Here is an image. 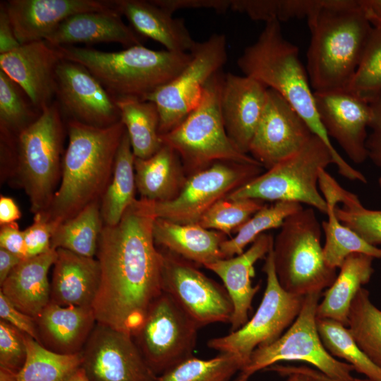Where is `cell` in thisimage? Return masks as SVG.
Segmentation results:
<instances>
[{
	"label": "cell",
	"instance_id": "1",
	"mask_svg": "<svg viewBox=\"0 0 381 381\" xmlns=\"http://www.w3.org/2000/svg\"><path fill=\"white\" fill-rule=\"evenodd\" d=\"M155 218L134 202L115 226H103L97 250V322L133 336L162 294V255L152 236Z\"/></svg>",
	"mask_w": 381,
	"mask_h": 381
},
{
	"label": "cell",
	"instance_id": "2",
	"mask_svg": "<svg viewBox=\"0 0 381 381\" xmlns=\"http://www.w3.org/2000/svg\"><path fill=\"white\" fill-rule=\"evenodd\" d=\"M66 127L68 143L62 158L60 186L48 211L42 214L56 226L89 205L101 202L126 131L121 121L96 127L68 120Z\"/></svg>",
	"mask_w": 381,
	"mask_h": 381
},
{
	"label": "cell",
	"instance_id": "3",
	"mask_svg": "<svg viewBox=\"0 0 381 381\" xmlns=\"http://www.w3.org/2000/svg\"><path fill=\"white\" fill-rule=\"evenodd\" d=\"M307 72L314 92L347 90L373 27L359 0H324L308 18Z\"/></svg>",
	"mask_w": 381,
	"mask_h": 381
},
{
	"label": "cell",
	"instance_id": "4",
	"mask_svg": "<svg viewBox=\"0 0 381 381\" xmlns=\"http://www.w3.org/2000/svg\"><path fill=\"white\" fill-rule=\"evenodd\" d=\"M237 66L243 75L258 80L286 100L329 149L339 174L344 177L351 174L352 166L334 147L321 123L299 49L284 37L279 22L265 23L256 41L238 57Z\"/></svg>",
	"mask_w": 381,
	"mask_h": 381
},
{
	"label": "cell",
	"instance_id": "5",
	"mask_svg": "<svg viewBox=\"0 0 381 381\" xmlns=\"http://www.w3.org/2000/svg\"><path fill=\"white\" fill-rule=\"evenodd\" d=\"M55 48L63 59L85 66L115 100H146L175 78L192 57L190 53L155 51L143 45L114 52L74 45Z\"/></svg>",
	"mask_w": 381,
	"mask_h": 381
},
{
	"label": "cell",
	"instance_id": "6",
	"mask_svg": "<svg viewBox=\"0 0 381 381\" xmlns=\"http://www.w3.org/2000/svg\"><path fill=\"white\" fill-rule=\"evenodd\" d=\"M322 225L308 207L289 216L273 239L275 273L282 288L300 296L322 293L336 279L337 269L325 262Z\"/></svg>",
	"mask_w": 381,
	"mask_h": 381
},
{
	"label": "cell",
	"instance_id": "7",
	"mask_svg": "<svg viewBox=\"0 0 381 381\" xmlns=\"http://www.w3.org/2000/svg\"><path fill=\"white\" fill-rule=\"evenodd\" d=\"M224 76L222 71L215 73L198 105L177 126L161 135L163 143L179 155L185 171L193 174L219 161L261 166L240 151L226 133L220 105Z\"/></svg>",
	"mask_w": 381,
	"mask_h": 381
},
{
	"label": "cell",
	"instance_id": "8",
	"mask_svg": "<svg viewBox=\"0 0 381 381\" xmlns=\"http://www.w3.org/2000/svg\"><path fill=\"white\" fill-rule=\"evenodd\" d=\"M64 138L63 115L54 100L15 140L16 171L34 214L46 213L56 192Z\"/></svg>",
	"mask_w": 381,
	"mask_h": 381
},
{
	"label": "cell",
	"instance_id": "9",
	"mask_svg": "<svg viewBox=\"0 0 381 381\" xmlns=\"http://www.w3.org/2000/svg\"><path fill=\"white\" fill-rule=\"evenodd\" d=\"M334 164L329 149L313 135L296 153L281 161L265 173L237 188L228 199H256L305 204L327 213V203L319 188L322 169Z\"/></svg>",
	"mask_w": 381,
	"mask_h": 381
},
{
	"label": "cell",
	"instance_id": "10",
	"mask_svg": "<svg viewBox=\"0 0 381 381\" xmlns=\"http://www.w3.org/2000/svg\"><path fill=\"white\" fill-rule=\"evenodd\" d=\"M321 293L304 296L299 314L275 341L257 348L240 374L250 377L279 361H303L318 369L331 381H352L353 367L332 356L324 347L316 325Z\"/></svg>",
	"mask_w": 381,
	"mask_h": 381
},
{
	"label": "cell",
	"instance_id": "11",
	"mask_svg": "<svg viewBox=\"0 0 381 381\" xmlns=\"http://www.w3.org/2000/svg\"><path fill=\"white\" fill-rule=\"evenodd\" d=\"M260 165L229 161L216 162L187 178L176 197L164 202L136 199L147 214L172 222L197 224L219 200L262 174Z\"/></svg>",
	"mask_w": 381,
	"mask_h": 381
},
{
	"label": "cell",
	"instance_id": "12",
	"mask_svg": "<svg viewBox=\"0 0 381 381\" xmlns=\"http://www.w3.org/2000/svg\"><path fill=\"white\" fill-rule=\"evenodd\" d=\"M265 259L262 271L266 275V287L253 316L241 328L207 342L209 348L219 353L238 356L244 366L257 348L271 344L291 325L304 300V296L291 294L280 286L274 270L272 246Z\"/></svg>",
	"mask_w": 381,
	"mask_h": 381
},
{
	"label": "cell",
	"instance_id": "13",
	"mask_svg": "<svg viewBox=\"0 0 381 381\" xmlns=\"http://www.w3.org/2000/svg\"><path fill=\"white\" fill-rule=\"evenodd\" d=\"M190 53L191 59L183 70L146 99L158 109L161 135L174 128L189 114L198 105L207 81L222 71L227 60L226 37L212 34L197 42Z\"/></svg>",
	"mask_w": 381,
	"mask_h": 381
},
{
	"label": "cell",
	"instance_id": "14",
	"mask_svg": "<svg viewBox=\"0 0 381 381\" xmlns=\"http://www.w3.org/2000/svg\"><path fill=\"white\" fill-rule=\"evenodd\" d=\"M198 326L164 291L152 302L133 338L147 363L159 376L193 356Z\"/></svg>",
	"mask_w": 381,
	"mask_h": 381
},
{
	"label": "cell",
	"instance_id": "15",
	"mask_svg": "<svg viewBox=\"0 0 381 381\" xmlns=\"http://www.w3.org/2000/svg\"><path fill=\"white\" fill-rule=\"evenodd\" d=\"M162 289L198 326L230 323L233 305L225 289L194 263L162 249Z\"/></svg>",
	"mask_w": 381,
	"mask_h": 381
},
{
	"label": "cell",
	"instance_id": "16",
	"mask_svg": "<svg viewBox=\"0 0 381 381\" xmlns=\"http://www.w3.org/2000/svg\"><path fill=\"white\" fill-rule=\"evenodd\" d=\"M90 381H156L132 336L97 322L83 351Z\"/></svg>",
	"mask_w": 381,
	"mask_h": 381
},
{
	"label": "cell",
	"instance_id": "17",
	"mask_svg": "<svg viewBox=\"0 0 381 381\" xmlns=\"http://www.w3.org/2000/svg\"><path fill=\"white\" fill-rule=\"evenodd\" d=\"M313 135L293 107L268 88L249 154L262 167L269 169L299 151Z\"/></svg>",
	"mask_w": 381,
	"mask_h": 381
},
{
	"label": "cell",
	"instance_id": "18",
	"mask_svg": "<svg viewBox=\"0 0 381 381\" xmlns=\"http://www.w3.org/2000/svg\"><path fill=\"white\" fill-rule=\"evenodd\" d=\"M55 97L69 120L107 127L121 121L115 99L83 66L63 59L56 69Z\"/></svg>",
	"mask_w": 381,
	"mask_h": 381
},
{
	"label": "cell",
	"instance_id": "19",
	"mask_svg": "<svg viewBox=\"0 0 381 381\" xmlns=\"http://www.w3.org/2000/svg\"><path fill=\"white\" fill-rule=\"evenodd\" d=\"M321 123L355 164L368 159L366 140L373 116L370 104L347 90L314 92Z\"/></svg>",
	"mask_w": 381,
	"mask_h": 381
},
{
	"label": "cell",
	"instance_id": "20",
	"mask_svg": "<svg viewBox=\"0 0 381 381\" xmlns=\"http://www.w3.org/2000/svg\"><path fill=\"white\" fill-rule=\"evenodd\" d=\"M63 60L45 40L20 44L0 54V70L18 85L40 111L54 100L56 69Z\"/></svg>",
	"mask_w": 381,
	"mask_h": 381
},
{
	"label": "cell",
	"instance_id": "21",
	"mask_svg": "<svg viewBox=\"0 0 381 381\" xmlns=\"http://www.w3.org/2000/svg\"><path fill=\"white\" fill-rule=\"evenodd\" d=\"M3 3L20 44L44 40L73 15L116 10L114 0H8Z\"/></svg>",
	"mask_w": 381,
	"mask_h": 381
},
{
	"label": "cell",
	"instance_id": "22",
	"mask_svg": "<svg viewBox=\"0 0 381 381\" xmlns=\"http://www.w3.org/2000/svg\"><path fill=\"white\" fill-rule=\"evenodd\" d=\"M267 89L251 77L231 73L224 74L220 99L224 127L231 142L245 154H249Z\"/></svg>",
	"mask_w": 381,
	"mask_h": 381
},
{
	"label": "cell",
	"instance_id": "23",
	"mask_svg": "<svg viewBox=\"0 0 381 381\" xmlns=\"http://www.w3.org/2000/svg\"><path fill=\"white\" fill-rule=\"evenodd\" d=\"M273 239L271 234L264 233L242 253L221 259L205 267L222 280L231 298L234 310L230 332L241 328L248 320L253 300L260 288V284L252 285L255 264L266 257Z\"/></svg>",
	"mask_w": 381,
	"mask_h": 381
},
{
	"label": "cell",
	"instance_id": "24",
	"mask_svg": "<svg viewBox=\"0 0 381 381\" xmlns=\"http://www.w3.org/2000/svg\"><path fill=\"white\" fill-rule=\"evenodd\" d=\"M319 188L327 207V220L321 224L325 234L322 250L326 263L337 270L349 255L356 253L381 259V248L368 243L344 225L336 215L337 205L339 202L343 205L346 204L353 193L342 188L326 169L320 173Z\"/></svg>",
	"mask_w": 381,
	"mask_h": 381
},
{
	"label": "cell",
	"instance_id": "25",
	"mask_svg": "<svg viewBox=\"0 0 381 381\" xmlns=\"http://www.w3.org/2000/svg\"><path fill=\"white\" fill-rule=\"evenodd\" d=\"M121 16L116 10L80 13L66 19L44 40L54 47L106 42L126 48L143 45L141 36Z\"/></svg>",
	"mask_w": 381,
	"mask_h": 381
},
{
	"label": "cell",
	"instance_id": "26",
	"mask_svg": "<svg viewBox=\"0 0 381 381\" xmlns=\"http://www.w3.org/2000/svg\"><path fill=\"white\" fill-rule=\"evenodd\" d=\"M35 319L40 344L68 355L82 352L97 324L91 307L63 306L51 301Z\"/></svg>",
	"mask_w": 381,
	"mask_h": 381
},
{
	"label": "cell",
	"instance_id": "27",
	"mask_svg": "<svg viewBox=\"0 0 381 381\" xmlns=\"http://www.w3.org/2000/svg\"><path fill=\"white\" fill-rule=\"evenodd\" d=\"M56 253L50 301L63 306L92 308L100 284L98 260L62 248Z\"/></svg>",
	"mask_w": 381,
	"mask_h": 381
},
{
	"label": "cell",
	"instance_id": "28",
	"mask_svg": "<svg viewBox=\"0 0 381 381\" xmlns=\"http://www.w3.org/2000/svg\"><path fill=\"white\" fill-rule=\"evenodd\" d=\"M114 4L139 35L156 41L167 51L190 53L197 44L183 19L174 18L151 0H114Z\"/></svg>",
	"mask_w": 381,
	"mask_h": 381
},
{
	"label": "cell",
	"instance_id": "29",
	"mask_svg": "<svg viewBox=\"0 0 381 381\" xmlns=\"http://www.w3.org/2000/svg\"><path fill=\"white\" fill-rule=\"evenodd\" d=\"M152 236L156 246L204 267L224 259L221 245L227 238L222 232L197 224H178L155 218Z\"/></svg>",
	"mask_w": 381,
	"mask_h": 381
},
{
	"label": "cell",
	"instance_id": "30",
	"mask_svg": "<svg viewBox=\"0 0 381 381\" xmlns=\"http://www.w3.org/2000/svg\"><path fill=\"white\" fill-rule=\"evenodd\" d=\"M56 250L23 259L1 284L0 291L18 310L35 318L51 299L48 272L56 259Z\"/></svg>",
	"mask_w": 381,
	"mask_h": 381
},
{
	"label": "cell",
	"instance_id": "31",
	"mask_svg": "<svg viewBox=\"0 0 381 381\" xmlns=\"http://www.w3.org/2000/svg\"><path fill=\"white\" fill-rule=\"evenodd\" d=\"M136 189L140 198L152 202H164L178 195L187 178L176 152L164 144L147 159L135 158Z\"/></svg>",
	"mask_w": 381,
	"mask_h": 381
},
{
	"label": "cell",
	"instance_id": "32",
	"mask_svg": "<svg viewBox=\"0 0 381 381\" xmlns=\"http://www.w3.org/2000/svg\"><path fill=\"white\" fill-rule=\"evenodd\" d=\"M372 256L352 253L344 261L336 279L327 289L318 303L316 316L328 318L348 326V314L355 296L370 280L373 272Z\"/></svg>",
	"mask_w": 381,
	"mask_h": 381
},
{
	"label": "cell",
	"instance_id": "33",
	"mask_svg": "<svg viewBox=\"0 0 381 381\" xmlns=\"http://www.w3.org/2000/svg\"><path fill=\"white\" fill-rule=\"evenodd\" d=\"M27 357L13 372L0 369V381H66L82 366V352L61 354L50 351L26 334Z\"/></svg>",
	"mask_w": 381,
	"mask_h": 381
},
{
	"label": "cell",
	"instance_id": "34",
	"mask_svg": "<svg viewBox=\"0 0 381 381\" xmlns=\"http://www.w3.org/2000/svg\"><path fill=\"white\" fill-rule=\"evenodd\" d=\"M135 158L125 131L116 152L111 181L100 202L103 226L116 225L136 200Z\"/></svg>",
	"mask_w": 381,
	"mask_h": 381
},
{
	"label": "cell",
	"instance_id": "35",
	"mask_svg": "<svg viewBox=\"0 0 381 381\" xmlns=\"http://www.w3.org/2000/svg\"><path fill=\"white\" fill-rule=\"evenodd\" d=\"M116 102L135 157H150L163 145L159 133V113L156 104L135 98L118 99Z\"/></svg>",
	"mask_w": 381,
	"mask_h": 381
},
{
	"label": "cell",
	"instance_id": "36",
	"mask_svg": "<svg viewBox=\"0 0 381 381\" xmlns=\"http://www.w3.org/2000/svg\"><path fill=\"white\" fill-rule=\"evenodd\" d=\"M100 202L89 205L74 217L58 225L52 234L51 248L87 257L96 255L103 227Z\"/></svg>",
	"mask_w": 381,
	"mask_h": 381
},
{
	"label": "cell",
	"instance_id": "37",
	"mask_svg": "<svg viewBox=\"0 0 381 381\" xmlns=\"http://www.w3.org/2000/svg\"><path fill=\"white\" fill-rule=\"evenodd\" d=\"M347 327L360 349L381 369V310L372 303L368 290L363 287L351 302Z\"/></svg>",
	"mask_w": 381,
	"mask_h": 381
},
{
	"label": "cell",
	"instance_id": "38",
	"mask_svg": "<svg viewBox=\"0 0 381 381\" xmlns=\"http://www.w3.org/2000/svg\"><path fill=\"white\" fill-rule=\"evenodd\" d=\"M321 341L334 358L344 360L358 373L371 381H381V369L360 349L347 327L328 318H316Z\"/></svg>",
	"mask_w": 381,
	"mask_h": 381
},
{
	"label": "cell",
	"instance_id": "39",
	"mask_svg": "<svg viewBox=\"0 0 381 381\" xmlns=\"http://www.w3.org/2000/svg\"><path fill=\"white\" fill-rule=\"evenodd\" d=\"M303 207L300 203L287 201L265 205L237 230L234 237L222 243L224 258H229L242 253L247 246L252 244L265 231L280 228L289 216Z\"/></svg>",
	"mask_w": 381,
	"mask_h": 381
},
{
	"label": "cell",
	"instance_id": "40",
	"mask_svg": "<svg viewBox=\"0 0 381 381\" xmlns=\"http://www.w3.org/2000/svg\"><path fill=\"white\" fill-rule=\"evenodd\" d=\"M243 367V361L229 353L210 359L191 356L157 376L156 381H229Z\"/></svg>",
	"mask_w": 381,
	"mask_h": 381
},
{
	"label": "cell",
	"instance_id": "41",
	"mask_svg": "<svg viewBox=\"0 0 381 381\" xmlns=\"http://www.w3.org/2000/svg\"><path fill=\"white\" fill-rule=\"evenodd\" d=\"M41 112L22 88L0 70L1 138H16Z\"/></svg>",
	"mask_w": 381,
	"mask_h": 381
},
{
	"label": "cell",
	"instance_id": "42",
	"mask_svg": "<svg viewBox=\"0 0 381 381\" xmlns=\"http://www.w3.org/2000/svg\"><path fill=\"white\" fill-rule=\"evenodd\" d=\"M324 0H234L231 9L246 14L254 20L265 23L308 18Z\"/></svg>",
	"mask_w": 381,
	"mask_h": 381
},
{
	"label": "cell",
	"instance_id": "43",
	"mask_svg": "<svg viewBox=\"0 0 381 381\" xmlns=\"http://www.w3.org/2000/svg\"><path fill=\"white\" fill-rule=\"evenodd\" d=\"M266 204L256 199H228L217 201L202 215L198 224L202 227L230 236Z\"/></svg>",
	"mask_w": 381,
	"mask_h": 381
},
{
	"label": "cell",
	"instance_id": "44",
	"mask_svg": "<svg viewBox=\"0 0 381 381\" xmlns=\"http://www.w3.org/2000/svg\"><path fill=\"white\" fill-rule=\"evenodd\" d=\"M347 90L369 103L381 92V28H373Z\"/></svg>",
	"mask_w": 381,
	"mask_h": 381
},
{
	"label": "cell",
	"instance_id": "45",
	"mask_svg": "<svg viewBox=\"0 0 381 381\" xmlns=\"http://www.w3.org/2000/svg\"><path fill=\"white\" fill-rule=\"evenodd\" d=\"M338 219L368 243L381 246V210L365 208L361 200L349 207H336Z\"/></svg>",
	"mask_w": 381,
	"mask_h": 381
},
{
	"label": "cell",
	"instance_id": "46",
	"mask_svg": "<svg viewBox=\"0 0 381 381\" xmlns=\"http://www.w3.org/2000/svg\"><path fill=\"white\" fill-rule=\"evenodd\" d=\"M26 357V334L0 320V369L18 371Z\"/></svg>",
	"mask_w": 381,
	"mask_h": 381
},
{
	"label": "cell",
	"instance_id": "47",
	"mask_svg": "<svg viewBox=\"0 0 381 381\" xmlns=\"http://www.w3.org/2000/svg\"><path fill=\"white\" fill-rule=\"evenodd\" d=\"M56 228L42 214H35L33 223L23 230L28 258L40 255L52 248L51 240Z\"/></svg>",
	"mask_w": 381,
	"mask_h": 381
},
{
	"label": "cell",
	"instance_id": "48",
	"mask_svg": "<svg viewBox=\"0 0 381 381\" xmlns=\"http://www.w3.org/2000/svg\"><path fill=\"white\" fill-rule=\"evenodd\" d=\"M0 318L40 343L35 319L18 310L1 291Z\"/></svg>",
	"mask_w": 381,
	"mask_h": 381
},
{
	"label": "cell",
	"instance_id": "49",
	"mask_svg": "<svg viewBox=\"0 0 381 381\" xmlns=\"http://www.w3.org/2000/svg\"><path fill=\"white\" fill-rule=\"evenodd\" d=\"M370 104L373 116L366 140L368 159L381 169V92Z\"/></svg>",
	"mask_w": 381,
	"mask_h": 381
},
{
	"label": "cell",
	"instance_id": "50",
	"mask_svg": "<svg viewBox=\"0 0 381 381\" xmlns=\"http://www.w3.org/2000/svg\"><path fill=\"white\" fill-rule=\"evenodd\" d=\"M157 6L174 13L187 8H208L217 12L231 9V0H151Z\"/></svg>",
	"mask_w": 381,
	"mask_h": 381
},
{
	"label": "cell",
	"instance_id": "51",
	"mask_svg": "<svg viewBox=\"0 0 381 381\" xmlns=\"http://www.w3.org/2000/svg\"><path fill=\"white\" fill-rule=\"evenodd\" d=\"M0 248L21 259L28 258L23 231H20L16 222L1 226Z\"/></svg>",
	"mask_w": 381,
	"mask_h": 381
},
{
	"label": "cell",
	"instance_id": "52",
	"mask_svg": "<svg viewBox=\"0 0 381 381\" xmlns=\"http://www.w3.org/2000/svg\"><path fill=\"white\" fill-rule=\"evenodd\" d=\"M265 370L278 373L284 381H331L318 370L305 366L273 365Z\"/></svg>",
	"mask_w": 381,
	"mask_h": 381
},
{
	"label": "cell",
	"instance_id": "53",
	"mask_svg": "<svg viewBox=\"0 0 381 381\" xmlns=\"http://www.w3.org/2000/svg\"><path fill=\"white\" fill-rule=\"evenodd\" d=\"M20 44L18 42L3 1L0 3V54L9 52Z\"/></svg>",
	"mask_w": 381,
	"mask_h": 381
},
{
	"label": "cell",
	"instance_id": "54",
	"mask_svg": "<svg viewBox=\"0 0 381 381\" xmlns=\"http://www.w3.org/2000/svg\"><path fill=\"white\" fill-rule=\"evenodd\" d=\"M21 217L20 210L11 198L0 197V225L16 222Z\"/></svg>",
	"mask_w": 381,
	"mask_h": 381
},
{
	"label": "cell",
	"instance_id": "55",
	"mask_svg": "<svg viewBox=\"0 0 381 381\" xmlns=\"http://www.w3.org/2000/svg\"><path fill=\"white\" fill-rule=\"evenodd\" d=\"M359 1L372 27L381 28V0H359Z\"/></svg>",
	"mask_w": 381,
	"mask_h": 381
},
{
	"label": "cell",
	"instance_id": "56",
	"mask_svg": "<svg viewBox=\"0 0 381 381\" xmlns=\"http://www.w3.org/2000/svg\"><path fill=\"white\" fill-rule=\"evenodd\" d=\"M23 259L0 248V285Z\"/></svg>",
	"mask_w": 381,
	"mask_h": 381
},
{
	"label": "cell",
	"instance_id": "57",
	"mask_svg": "<svg viewBox=\"0 0 381 381\" xmlns=\"http://www.w3.org/2000/svg\"><path fill=\"white\" fill-rule=\"evenodd\" d=\"M66 381H90L85 370L80 367L74 371Z\"/></svg>",
	"mask_w": 381,
	"mask_h": 381
},
{
	"label": "cell",
	"instance_id": "58",
	"mask_svg": "<svg viewBox=\"0 0 381 381\" xmlns=\"http://www.w3.org/2000/svg\"><path fill=\"white\" fill-rule=\"evenodd\" d=\"M249 378L250 377L247 376L240 374L238 378L235 381H249Z\"/></svg>",
	"mask_w": 381,
	"mask_h": 381
},
{
	"label": "cell",
	"instance_id": "59",
	"mask_svg": "<svg viewBox=\"0 0 381 381\" xmlns=\"http://www.w3.org/2000/svg\"><path fill=\"white\" fill-rule=\"evenodd\" d=\"M352 381H371L368 379H359V378H355Z\"/></svg>",
	"mask_w": 381,
	"mask_h": 381
},
{
	"label": "cell",
	"instance_id": "60",
	"mask_svg": "<svg viewBox=\"0 0 381 381\" xmlns=\"http://www.w3.org/2000/svg\"><path fill=\"white\" fill-rule=\"evenodd\" d=\"M378 186H379V187H380V189H381V177H380V178L378 179Z\"/></svg>",
	"mask_w": 381,
	"mask_h": 381
}]
</instances>
